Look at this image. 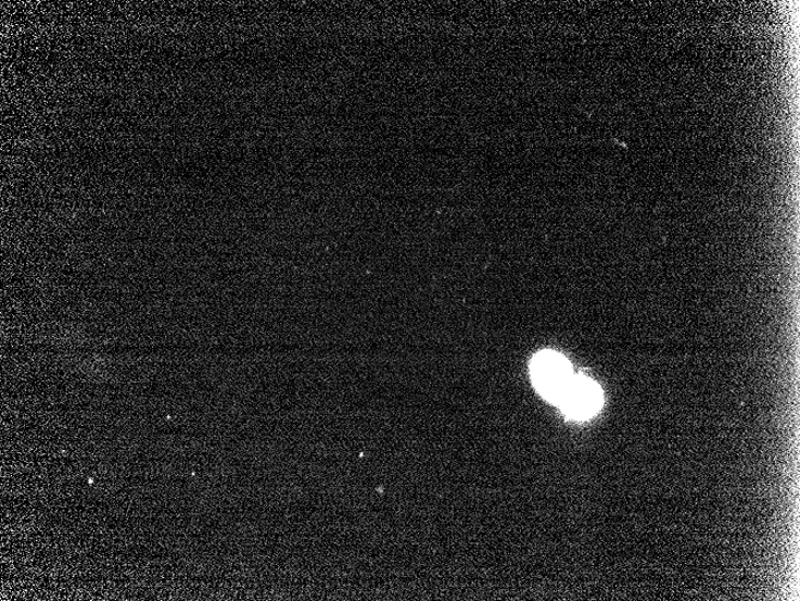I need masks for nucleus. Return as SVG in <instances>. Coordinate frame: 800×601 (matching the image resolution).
<instances>
[{
	"label": "nucleus",
	"mask_w": 800,
	"mask_h": 601,
	"mask_svg": "<svg viewBox=\"0 0 800 601\" xmlns=\"http://www.w3.org/2000/svg\"><path fill=\"white\" fill-rule=\"evenodd\" d=\"M531 376L539 395L555 403L559 402L574 377L571 364L555 352L537 354L531 364Z\"/></svg>",
	"instance_id": "obj_1"
},
{
	"label": "nucleus",
	"mask_w": 800,
	"mask_h": 601,
	"mask_svg": "<svg viewBox=\"0 0 800 601\" xmlns=\"http://www.w3.org/2000/svg\"><path fill=\"white\" fill-rule=\"evenodd\" d=\"M562 411L576 421L593 417L601 408L599 387L586 377H573L558 402Z\"/></svg>",
	"instance_id": "obj_2"
}]
</instances>
